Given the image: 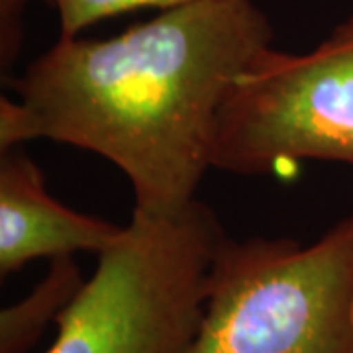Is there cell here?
Wrapping results in <instances>:
<instances>
[{"label":"cell","mask_w":353,"mask_h":353,"mask_svg":"<svg viewBox=\"0 0 353 353\" xmlns=\"http://www.w3.org/2000/svg\"><path fill=\"white\" fill-rule=\"evenodd\" d=\"M253 0L161 10L104 39L61 36L0 101V150L51 139L99 153L128 176L134 214L175 218L212 167L216 122L234 81L271 48Z\"/></svg>","instance_id":"6da1fadb"},{"label":"cell","mask_w":353,"mask_h":353,"mask_svg":"<svg viewBox=\"0 0 353 353\" xmlns=\"http://www.w3.org/2000/svg\"><path fill=\"white\" fill-rule=\"evenodd\" d=\"M187 353H353V214L306 245L226 236Z\"/></svg>","instance_id":"7a4b0ae2"},{"label":"cell","mask_w":353,"mask_h":353,"mask_svg":"<svg viewBox=\"0 0 353 353\" xmlns=\"http://www.w3.org/2000/svg\"><path fill=\"white\" fill-rule=\"evenodd\" d=\"M224 238L199 199L175 218L132 214L55 322L46 353H187Z\"/></svg>","instance_id":"3957f363"},{"label":"cell","mask_w":353,"mask_h":353,"mask_svg":"<svg viewBox=\"0 0 353 353\" xmlns=\"http://www.w3.org/2000/svg\"><path fill=\"white\" fill-rule=\"evenodd\" d=\"M303 159L353 165V14L308 53L261 51L218 114L214 169L265 175Z\"/></svg>","instance_id":"277c9868"},{"label":"cell","mask_w":353,"mask_h":353,"mask_svg":"<svg viewBox=\"0 0 353 353\" xmlns=\"http://www.w3.org/2000/svg\"><path fill=\"white\" fill-rule=\"evenodd\" d=\"M97 216L81 214L55 201L36 161L16 148L0 152V273L2 277L34 259L77 252L101 253L124 234Z\"/></svg>","instance_id":"5b68a950"},{"label":"cell","mask_w":353,"mask_h":353,"mask_svg":"<svg viewBox=\"0 0 353 353\" xmlns=\"http://www.w3.org/2000/svg\"><path fill=\"white\" fill-rule=\"evenodd\" d=\"M73 255L50 259V271L34 290L0 312V353H28L51 322H57L85 285Z\"/></svg>","instance_id":"8992f818"},{"label":"cell","mask_w":353,"mask_h":353,"mask_svg":"<svg viewBox=\"0 0 353 353\" xmlns=\"http://www.w3.org/2000/svg\"><path fill=\"white\" fill-rule=\"evenodd\" d=\"M196 2L204 0H53L59 16L61 36H79L92 24L120 14L136 12L143 8H155L161 12Z\"/></svg>","instance_id":"52a82bcc"},{"label":"cell","mask_w":353,"mask_h":353,"mask_svg":"<svg viewBox=\"0 0 353 353\" xmlns=\"http://www.w3.org/2000/svg\"><path fill=\"white\" fill-rule=\"evenodd\" d=\"M26 0H0L2 22V59L12 61L20 43V12Z\"/></svg>","instance_id":"ba28073f"}]
</instances>
